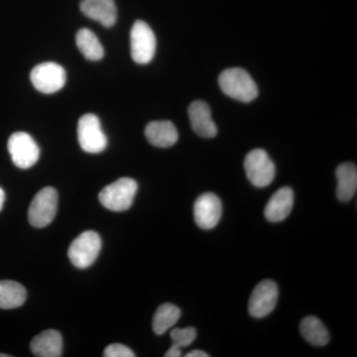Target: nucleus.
I'll return each instance as SVG.
<instances>
[{"label": "nucleus", "mask_w": 357, "mask_h": 357, "mask_svg": "<svg viewBox=\"0 0 357 357\" xmlns=\"http://www.w3.org/2000/svg\"><path fill=\"white\" fill-rule=\"evenodd\" d=\"M223 93L238 102H250L258 96L257 86L250 75L241 68L223 70L218 77Z\"/></svg>", "instance_id": "obj_1"}, {"label": "nucleus", "mask_w": 357, "mask_h": 357, "mask_svg": "<svg viewBox=\"0 0 357 357\" xmlns=\"http://www.w3.org/2000/svg\"><path fill=\"white\" fill-rule=\"evenodd\" d=\"M138 185L131 178H121L103 188L98 195V199L107 210L123 211L132 206L137 192Z\"/></svg>", "instance_id": "obj_2"}, {"label": "nucleus", "mask_w": 357, "mask_h": 357, "mask_svg": "<svg viewBox=\"0 0 357 357\" xmlns=\"http://www.w3.org/2000/svg\"><path fill=\"white\" fill-rule=\"evenodd\" d=\"M58 208V192L54 188L46 187L37 192L28 211V220L34 227H47L53 222Z\"/></svg>", "instance_id": "obj_3"}, {"label": "nucleus", "mask_w": 357, "mask_h": 357, "mask_svg": "<svg viewBox=\"0 0 357 357\" xmlns=\"http://www.w3.org/2000/svg\"><path fill=\"white\" fill-rule=\"evenodd\" d=\"M102 249V239L93 230H88L73 241L68 255L72 264L77 268H88L96 261Z\"/></svg>", "instance_id": "obj_4"}, {"label": "nucleus", "mask_w": 357, "mask_h": 357, "mask_svg": "<svg viewBox=\"0 0 357 357\" xmlns=\"http://www.w3.org/2000/svg\"><path fill=\"white\" fill-rule=\"evenodd\" d=\"M130 49L131 57L137 64L146 65L153 60L156 52V37L144 21H136L131 28Z\"/></svg>", "instance_id": "obj_5"}, {"label": "nucleus", "mask_w": 357, "mask_h": 357, "mask_svg": "<svg viewBox=\"0 0 357 357\" xmlns=\"http://www.w3.org/2000/svg\"><path fill=\"white\" fill-rule=\"evenodd\" d=\"M77 140L79 146L86 153H100L107 148V136L103 133L100 119L96 114H86L79 119Z\"/></svg>", "instance_id": "obj_6"}, {"label": "nucleus", "mask_w": 357, "mask_h": 357, "mask_svg": "<svg viewBox=\"0 0 357 357\" xmlns=\"http://www.w3.org/2000/svg\"><path fill=\"white\" fill-rule=\"evenodd\" d=\"M244 169L249 182L257 188H265L273 182L275 165L263 149H255L246 155Z\"/></svg>", "instance_id": "obj_7"}, {"label": "nucleus", "mask_w": 357, "mask_h": 357, "mask_svg": "<svg viewBox=\"0 0 357 357\" xmlns=\"http://www.w3.org/2000/svg\"><path fill=\"white\" fill-rule=\"evenodd\" d=\"M30 79L37 91L50 95L63 89L67 79V75L62 66L53 62H46L33 68Z\"/></svg>", "instance_id": "obj_8"}, {"label": "nucleus", "mask_w": 357, "mask_h": 357, "mask_svg": "<svg viewBox=\"0 0 357 357\" xmlns=\"http://www.w3.org/2000/svg\"><path fill=\"white\" fill-rule=\"evenodd\" d=\"M8 151L14 165L20 169H29L37 163L40 149L29 134L15 132L9 137Z\"/></svg>", "instance_id": "obj_9"}, {"label": "nucleus", "mask_w": 357, "mask_h": 357, "mask_svg": "<svg viewBox=\"0 0 357 357\" xmlns=\"http://www.w3.org/2000/svg\"><path fill=\"white\" fill-rule=\"evenodd\" d=\"M278 286L272 280L260 282L256 286L248 303V311L255 318L261 319L271 314L278 301Z\"/></svg>", "instance_id": "obj_10"}, {"label": "nucleus", "mask_w": 357, "mask_h": 357, "mask_svg": "<svg viewBox=\"0 0 357 357\" xmlns=\"http://www.w3.org/2000/svg\"><path fill=\"white\" fill-rule=\"evenodd\" d=\"M222 215V204L217 195L206 192L197 199L194 204L195 222L203 229L217 227Z\"/></svg>", "instance_id": "obj_11"}, {"label": "nucleus", "mask_w": 357, "mask_h": 357, "mask_svg": "<svg viewBox=\"0 0 357 357\" xmlns=\"http://www.w3.org/2000/svg\"><path fill=\"white\" fill-rule=\"evenodd\" d=\"M190 122L192 130L204 138H213L218 134L217 126L211 119V112L208 103L196 100L189 107Z\"/></svg>", "instance_id": "obj_12"}, {"label": "nucleus", "mask_w": 357, "mask_h": 357, "mask_svg": "<svg viewBox=\"0 0 357 357\" xmlns=\"http://www.w3.org/2000/svg\"><path fill=\"white\" fill-rule=\"evenodd\" d=\"M82 13L98 21L105 27H112L117 20V9L114 0H82Z\"/></svg>", "instance_id": "obj_13"}, {"label": "nucleus", "mask_w": 357, "mask_h": 357, "mask_svg": "<svg viewBox=\"0 0 357 357\" xmlns=\"http://www.w3.org/2000/svg\"><path fill=\"white\" fill-rule=\"evenodd\" d=\"M293 204V190L289 187L281 188L274 192L265 206V217L271 222H282L290 215Z\"/></svg>", "instance_id": "obj_14"}, {"label": "nucleus", "mask_w": 357, "mask_h": 357, "mask_svg": "<svg viewBox=\"0 0 357 357\" xmlns=\"http://www.w3.org/2000/svg\"><path fill=\"white\" fill-rule=\"evenodd\" d=\"M32 354L38 357H60L63 352L62 335L55 330L44 331L33 338Z\"/></svg>", "instance_id": "obj_15"}, {"label": "nucleus", "mask_w": 357, "mask_h": 357, "mask_svg": "<svg viewBox=\"0 0 357 357\" xmlns=\"http://www.w3.org/2000/svg\"><path fill=\"white\" fill-rule=\"evenodd\" d=\"M145 136L152 145L160 148L173 146L178 138L177 128L168 121L149 122L145 128Z\"/></svg>", "instance_id": "obj_16"}, {"label": "nucleus", "mask_w": 357, "mask_h": 357, "mask_svg": "<svg viewBox=\"0 0 357 357\" xmlns=\"http://www.w3.org/2000/svg\"><path fill=\"white\" fill-rule=\"evenodd\" d=\"M337 178V196L340 202H349L357 190V169L354 163H342L335 171Z\"/></svg>", "instance_id": "obj_17"}, {"label": "nucleus", "mask_w": 357, "mask_h": 357, "mask_svg": "<svg viewBox=\"0 0 357 357\" xmlns=\"http://www.w3.org/2000/svg\"><path fill=\"white\" fill-rule=\"evenodd\" d=\"M300 332L307 342L316 347H325L330 342V335L323 321L316 317H307L301 321Z\"/></svg>", "instance_id": "obj_18"}, {"label": "nucleus", "mask_w": 357, "mask_h": 357, "mask_svg": "<svg viewBox=\"0 0 357 357\" xmlns=\"http://www.w3.org/2000/svg\"><path fill=\"white\" fill-rule=\"evenodd\" d=\"M27 297L25 288L18 282L0 281V309H15L22 306Z\"/></svg>", "instance_id": "obj_19"}, {"label": "nucleus", "mask_w": 357, "mask_h": 357, "mask_svg": "<svg viewBox=\"0 0 357 357\" xmlns=\"http://www.w3.org/2000/svg\"><path fill=\"white\" fill-rule=\"evenodd\" d=\"M76 43L84 57L89 61H98L105 55V49L91 30L83 28L76 35Z\"/></svg>", "instance_id": "obj_20"}, {"label": "nucleus", "mask_w": 357, "mask_h": 357, "mask_svg": "<svg viewBox=\"0 0 357 357\" xmlns=\"http://www.w3.org/2000/svg\"><path fill=\"white\" fill-rule=\"evenodd\" d=\"M180 317L181 310L175 305L170 304V303L161 305L154 314V333L158 335H163L177 324Z\"/></svg>", "instance_id": "obj_21"}, {"label": "nucleus", "mask_w": 357, "mask_h": 357, "mask_svg": "<svg viewBox=\"0 0 357 357\" xmlns=\"http://www.w3.org/2000/svg\"><path fill=\"white\" fill-rule=\"evenodd\" d=\"M173 344L182 347H189L195 342L197 337L196 328L189 326L185 328H175L171 332Z\"/></svg>", "instance_id": "obj_22"}, {"label": "nucleus", "mask_w": 357, "mask_h": 357, "mask_svg": "<svg viewBox=\"0 0 357 357\" xmlns=\"http://www.w3.org/2000/svg\"><path fill=\"white\" fill-rule=\"evenodd\" d=\"M105 357H134L135 354L126 345L121 344H109L103 351Z\"/></svg>", "instance_id": "obj_23"}, {"label": "nucleus", "mask_w": 357, "mask_h": 357, "mask_svg": "<svg viewBox=\"0 0 357 357\" xmlns=\"http://www.w3.org/2000/svg\"><path fill=\"white\" fill-rule=\"evenodd\" d=\"M181 356H182V349L176 344H173L165 354L166 357H180Z\"/></svg>", "instance_id": "obj_24"}, {"label": "nucleus", "mask_w": 357, "mask_h": 357, "mask_svg": "<svg viewBox=\"0 0 357 357\" xmlns=\"http://www.w3.org/2000/svg\"><path fill=\"white\" fill-rule=\"evenodd\" d=\"M187 357H208V354L203 351H199V349H196V351H190L189 354H187Z\"/></svg>", "instance_id": "obj_25"}, {"label": "nucleus", "mask_w": 357, "mask_h": 357, "mask_svg": "<svg viewBox=\"0 0 357 357\" xmlns=\"http://www.w3.org/2000/svg\"><path fill=\"white\" fill-rule=\"evenodd\" d=\"M4 201H6V192L0 188V211L3 208Z\"/></svg>", "instance_id": "obj_26"}, {"label": "nucleus", "mask_w": 357, "mask_h": 357, "mask_svg": "<svg viewBox=\"0 0 357 357\" xmlns=\"http://www.w3.org/2000/svg\"><path fill=\"white\" fill-rule=\"evenodd\" d=\"M8 354H0V357H9Z\"/></svg>", "instance_id": "obj_27"}]
</instances>
